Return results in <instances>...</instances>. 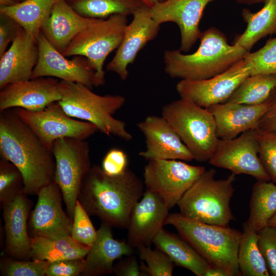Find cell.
<instances>
[{"label":"cell","instance_id":"obj_1","mask_svg":"<svg viewBox=\"0 0 276 276\" xmlns=\"http://www.w3.org/2000/svg\"><path fill=\"white\" fill-rule=\"evenodd\" d=\"M0 155L13 163L24 180V193L37 195L54 180L55 162L47 147L16 113L0 111Z\"/></svg>","mask_w":276,"mask_h":276},{"label":"cell","instance_id":"obj_2","mask_svg":"<svg viewBox=\"0 0 276 276\" xmlns=\"http://www.w3.org/2000/svg\"><path fill=\"white\" fill-rule=\"evenodd\" d=\"M144 182L129 168L116 176L92 166L84 178L78 200L89 216L111 227L128 228L133 210L141 199Z\"/></svg>","mask_w":276,"mask_h":276},{"label":"cell","instance_id":"obj_3","mask_svg":"<svg viewBox=\"0 0 276 276\" xmlns=\"http://www.w3.org/2000/svg\"><path fill=\"white\" fill-rule=\"evenodd\" d=\"M197 50L183 54L179 50H166L165 71L181 80H203L219 75L243 59L248 52L241 45L227 42L225 35L215 27L201 33Z\"/></svg>","mask_w":276,"mask_h":276},{"label":"cell","instance_id":"obj_4","mask_svg":"<svg viewBox=\"0 0 276 276\" xmlns=\"http://www.w3.org/2000/svg\"><path fill=\"white\" fill-rule=\"evenodd\" d=\"M165 225H171L212 267H220L232 276L241 275L238 256L242 232L228 226L203 223L169 214Z\"/></svg>","mask_w":276,"mask_h":276},{"label":"cell","instance_id":"obj_5","mask_svg":"<svg viewBox=\"0 0 276 276\" xmlns=\"http://www.w3.org/2000/svg\"><path fill=\"white\" fill-rule=\"evenodd\" d=\"M59 87L62 98L58 103L67 115L93 124L107 136L125 141L132 139L126 123L113 117L125 104V97L99 95L84 84L63 80H60Z\"/></svg>","mask_w":276,"mask_h":276},{"label":"cell","instance_id":"obj_6","mask_svg":"<svg viewBox=\"0 0 276 276\" xmlns=\"http://www.w3.org/2000/svg\"><path fill=\"white\" fill-rule=\"evenodd\" d=\"M214 169L205 171L177 203L180 213L189 219L207 224L228 226L235 217L230 201L235 191L236 174L216 179Z\"/></svg>","mask_w":276,"mask_h":276},{"label":"cell","instance_id":"obj_7","mask_svg":"<svg viewBox=\"0 0 276 276\" xmlns=\"http://www.w3.org/2000/svg\"><path fill=\"white\" fill-rule=\"evenodd\" d=\"M161 116L176 131L195 160H210L219 139L214 117L208 108L180 98L165 105Z\"/></svg>","mask_w":276,"mask_h":276},{"label":"cell","instance_id":"obj_8","mask_svg":"<svg viewBox=\"0 0 276 276\" xmlns=\"http://www.w3.org/2000/svg\"><path fill=\"white\" fill-rule=\"evenodd\" d=\"M127 25V16L121 14L97 18L76 36L62 54L65 57L79 55L86 58L95 72V86L103 85L104 61L120 46Z\"/></svg>","mask_w":276,"mask_h":276},{"label":"cell","instance_id":"obj_9","mask_svg":"<svg viewBox=\"0 0 276 276\" xmlns=\"http://www.w3.org/2000/svg\"><path fill=\"white\" fill-rule=\"evenodd\" d=\"M55 170L54 181L62 195L67 214L73 220L74 212L82 182L92 167L88 142L63 137L52 146Z\"/></svg>","mask_w":276,"mask_h":276},{"label":"cell","instance_id":"obj_10","mask_svg":"<svg viewBox=\"0 0 276 276\" xmlns=\"http://www.w3.org/2000/svg\"><path fill=\"white\" fill-rule=\"evenodd\" d=\"M205 171L204 166L180 160H150L144 168L143 182L146 190L158 196L170 210Z\"/></svg>","mask_w":276,"mask_h":276},{"label":"cell","instance_id":"obj_11","mask_svg":"<svg viewBox=\"0 0 276 276\" xmlns=\"http://www.w3.org/2000/svg\"><path fill=\"white\" fill-rule=\"evenodd\" d=\"M19 117L52 150L54 141L63 137L86 140L98 129L92 123L78 120L67 115L58 102H54L39 111L14 108Z\"/></svg>","mask_w":276,"mask_h":276},{"label":"cell","instance_id":"obj_12","mask_svg":"<svg viewBox=\"0 0 276 276\" xmlns=\"http://www.w3.org/2000/svg\"><path fill=\"white\" fill-rule=\"evenodd\" d=\"M251 75L244 58L224 72L203 80H181L176 85L180 98L208 108L226 102L242 82Z\"/></svg>","mask_w":276,"mask_h":276},{"label":"cell","instance_id":"obj_13","mask_svg":"<svg viewBox=\"0 0 276 276\" xmlns=\"http://www.w3.org/2000/svg\"><path fill=\"white\" fill-rule=\"evenodd\" d=\"M208 162L236 175L245 174L258 180H271L259 156L255 129L246 131L234 139H219L215 152Z\"/></svg>","mask_w":276,"mask_h":276},{"label":"cell","instance_id":"obj_14","mask_svg":"<svg viewBox=\"0 0 276 276\" xmlns=\"http://www.w3.org/2000/svg\"><path fill=\"white\" fill-rule=\"evenodd\" d=\"M39 56L31 78L50 77L81 83L92 89L95 72L86 58L74 56L68 59L57 50L40 31L37 38Z\"/></svg>","mask_w":276,"mask_h":276},{"label":"cell","instance_id":"obj_15","mask_svg":"<svg viewBox=\"0 0 276 276\" xmlns=\"http://www.w3.org/2000/svg\"><path fill=\"white\" fill-rule=\"evenodd\" d=\"M37 195V202L28 220L30 236L56 238L71 236L73 220L62 209V195L54 180Z\"/></svg>","mask_w":276,"mask_h":276},{"label":"cell","instance_id":"obj_16","mask_svg":"<svg viewBox=\"0 0 276 276\" xmlns=\"http://www.w3.org/2000/svg\"><path fill=\"white\" fill-rule=\"evenodd\" d=\"M214 0H165L149 7L150 15L158 25L173 22L181 35L179 50L189 51L200 38L199 23L206 6Z\"/></svg>","mask_w":276,"mask_h":276},{"label":"cell","instance_id":"obj_17","mask_svg":"<svg viewBox=\"0 0 276 276\" xmlns=\"http://www.w3.org/2000/svg\"><path fill=\"white\" fill-rule=\"evenodd\" d=\"M59 81L53 77H42L6 85L0 91V111L14 108L31 111L43 110L61 99Z\"/></svg>","mask_w":276,"mask_h":276},{"label":"cell","instance_id":"obj_18","mask_svg":"<svg viewBox=\"0 0 276 276\" xmlns=\"http://www.w3.org/2000/svg\"><path fill=\"white\" fill-rule=\"evenodd\" d=\"M132 15L133 19L127 25L120 46L106 66L107 71L116 73L123 81L128 76V65L133 63L139 52L156 37L160 29L147 6L135 11Z\"/></svg>","mask_w":276,"mask_h":276},{"label":"cell","instance_id":"obj_19","mask_svg":"<svg viewBox=\"0 0 276 276\" xmlns=\"http://www.w3.org/2000/svg\"><path fill=\"white\" fill-rule=\"evenodd\" d=\"M144 136L145 149L139 155L147 160L175 159L190 162L192 154L168 122L163 117L148 116L137 124Z\"/></svg>","mask_w":276,"mask_h":276},{"label":"cell","instance_id":"obj_20","mask_svg":"<svg viewBox=\"0 0 276 276\" xmlns=\"http://www.w3.org/2000/svg\"><path fill=\"white\" fill-rule=\"evenodd\" d=\"M169 210L161 198L146 190L134 206L127 231V242L133 248L150 246L163 228Z\"/></svg>","mask_w":276,"mask_h":276},{"label":"cell","instance_id":"obj_21","mask_svg":"<svg viewBox=\"0 0 276 276\" xmlns=\"http://www.w3.org/2000/svg\"><path fill=\"white\" fill-rule=\"evenodd\" d=\"M38 56L37 39L21 27L0 57V90L9 84L31 79Z\"/></svg>","mask_w":276,"mask_h":276},{"label":"cell","instance_id":"obj_22","mask_svg":"<svg viewBox=\"0 0 276 276\" xmlns=\"http://www.w3.org/2000/svg\"><path fill=\"white\" fill-rule=\"evenodd\" d=\"M32 205L22 193L2 204L6 238L5 252L17 260H31V237L28 232V218Z\"/></svg>","mask_w":276,"mask_h":276},{"label":"cell","instance_id":"obj_23","mask_svg":"<svg viewBox=\"0 0 276 276\" xmlns=\"http://www.w3.org/2000/svg\"><path fill=\"white\" fill-rule=\"evenodd\" d=\"M269 105L268 99L257 105L226 102L206 108L214 117L218 138L227 140L235 138L246 131L257 128L259 121Z\"/></svg>","mask_w":276,"mask_h":276},{"label":"cell","instance_id":"obj_24","mask_svg":"<svg viewBox=\"0 0 276 276\" xmlns=\"http://www.w3.org/2000/svg\"><path fill=\"white\" fill-rule=\"evenodd\" d=\"M127 242L115 239L111 226L102 222L96 238L85 257L82 276H100L113 274L114 262L122 257L133 254Z\"/></svg>","mask_w":276,"mask_h":276},{"label":"cell","instance_id":"obj_25","mask_svg":"<svg viewBox=\"0 0 276 276\" xmlns=\"http://www.w3.org/2000/svg\"><path fill=\"white\" fill-rule=\"evenodd\" d=\"M96 19L80 15L65 0H59L54 6L41 31L49 42L62 54L76 36Z\"/></svg>","mask_w":276,"mask_h":276},{"label":"cell","instance_id":"obj_26","mask_svg":"<svg viewBox=\"0 0 276 276\" xmlns=\"http://www.w3.org/2000/svg\"><path fill=\"white\" fill-rule=\"evenodd\" d=\"M153 243L166 254L175 265L186 268L197 276H204L211 266L208 262L180 235L162 228Z\"/></svg>","mask_w":276,"mask_h":276},{"label":"cell","instance_id":"obj_27","mask_svg":"<svg viewBox=\"0 0 276 276\" xmlns=\"http://www.w3.org/2000/svg\"><path fill=\"white\" fill-rule=\"evenodd\" d=\"M263 8L256 13L242 9L241 15L247 24L244 32L235 39L234 44L241 45L250 52L260 40L276 34V0H265Z\"/></svg>","mask_w":276,"mask_h":276},{"label":"cell","instance_id":"obj_28","mask_svg":"<svg viewBox=\"0 0 276 276\" xmlns=\"http://www.w3.org/2000/svg\"><path fill=\"white\" fill-rule=\"evenodd\" d=\"M59 0H25L9 7L0 6V14L11 17L37 39L43 24Z\"/></svg>","mask_w":276,"mask_h":276},{"label":"cell","instance_id":"obj_29","mask_svg":"<svg viewBox=\"0 0 276 276\" xmlns=\"http://www.w3.org/2000/svg\"><path fill=\"white\" fill-rule=\"evenodd\" d=\"M90 247L70 236L51 238H31V260L52 262L65 259L85 258Z\"/></svg>","mask_w":276,"mask_h":276},{"label":"cell","instance_id":"obj_30","mask_svg":"<svg viewBox=\"0 0 276 276\" xmlns=\"http://www.w3.org/2000/svg\"><path fill=\"white\" fill-rule=\"evenodd\" d=\"M276 213V184L258 180L252 188L247 224L257 232L268 225Z\"/></svg>","mask_w":276,"mask_h":276},{"label":"cell","instance_id":"obj_31","mask_svg":"<svg viewBox=\"0 0 276 276\" xmlns=\"http://www.w3.org/2000/svg\"><path fill=\"white\" fill-rule=\"evenodd\" d=\"M238 265L244 276H269L267 265L258 245V232L246 222L239 243Z\"/></svg>","mask_w":276,"mask_h":276},{"label":"cell","instance_id":"obj_32","mask_svg":"<svg viewBox=\"0 0 276 276\" xmlns=\"http://www.w3.org/2000/svg\"><path fill=\"white\" fill-rule=\"evenodd\" d=\"M78 14L88 18L106 19L113 14L125 16L144 6L141 0H65Z\"/></svg>","mask_w":276,"mask_h":276},{"label":"cell","instance_id":"obj_33","mask_svg":"<svg viewBox=\"0 0 276 276\" xmlns=\"http://www.w3.org/2000/svg\"><path fill=\"white\" fill-rule=\"evenodd\" d=\"M276 88V74L251 75L239 85L226 102L257 105L266 102Z\"/></svg>","mask_w":276,"mask_h":276},{"label":"cell","instance_id":"obj_34","mask_svg":"<svg viewBox=\"0 0 276 276\" xmlns=\"http://www.w3.org/2000/svg\"><path fill=\"white\" fill-rule=\"evenodd\" d=\"M140 258L142 260L141 268L145 276H171L175 264L164 251L150 246L143 245L137 248Z\"/></svg>","mask_w":276,"mask_h":276},{"label":"cell","instance_id":"obj_35","mask_svg":"<svg viewBox=\"0 0 276 276\" xmlns=\"http://www.w3.org/2000/svg\"><path fill=\"white\" fill-rule=\"evenodd\" d=\"M24 177L20 170L11 162L0 159V201L2 204L10 202L24 193Z\"/></svg>","mask_w":276,"mask_h":276},{"label":"cell","instance_id":"obj_36","mask_svg":"<svg viewBox=\"0 0 276 276\" xmlns=\"http://www.w3.org/2000/svg\"><path fill=\"white\" fill-rule=\"evenodd\" d=\"M251 75L276 74V37L268 39L261 49L244 57Z\"/></svg>","mask_w":276,"mask_h":276},{"label":"cell","instance_id":"obj_37","mask_svg":"<svg viewBox=\"0 0 276 276\" xmlns=\"http://www.w3.org/2000/svg\"><path fill=\"white\" fill-rule=\"evenodd\" d=\"M50 262L42 260H17L3 257L0 271L5 276H45Z\"/></svg>","mask_w":276,"mask_h":276},{"label":"cell","instance_id":"obj_38","mask_svg":"<svg viewBox=\"0 0 276 276\" xmlns=\"http://www.w3.org/2000/svg\"><path fill=\"white\" fill-rule=\"evenodd\" d=\"M97 235L89 215L77 200L73 218L71 237L74 240L90 247Z\"/></svg>","mask_w":276,"mask_h":276},{"label":"cell","instance_id":"obj_39","mask_svg":"<svg viewBox=\"0 0 276 276\" xmlns=\"http://www.w3.org/2000/svg\"><path fill=\"white\" fill-rule=\"evenodd\" d=\"M255 132L260 159L270 179L276 184V133L258 128Z\"/></svg>","mask_w":276,"mask_h":276},{"label":"cell","instance_id":"obj_40","mask_svg":"<svg viewBox=\"0 0 276 276\" xmlns=\"http://www.w3.org/2000/svg\"><path fill=\"white\" fill-rule=\"evenodd\" d=\"M258 245L270 275L276 276V227L267 225L258 232Z\"/></svg>","mask_w":276,"mask_h":276},{"label":"cell","instance_id":"obj_41","mask_svg":"<svg viewBox=\"0 0 276 276\" xmlns=\"http://www.w3.org/2000/svg\"><path fill=\"white\" fill-rule=\"evenodd\" d=\"M85 265V258L65 259L50 262L45 276L81 275Z\"/></svg>","mask_w":276,"mask_h":276},{"label":"cell","instance_id":"obj_42","mask_svg":"<svg viewBox=\"0 0 276 276\" xmlns=\"http://www.w3.org/2000/svg\"><path fill=\"white\" fill-rule=\"evenodd\" d=\"M127 164L126 153L120 149L112 148L105 155L101 167L106 174L116 176L124 172L128 168Z\"/></svg>","mask_w":276,"mask_h":276},{"label":"cell","instance_id":"obj_43","mask_svg":"<svg viewBox=\"0 0 276 276\" xmlns=\"http://www.w3.org/2000/svg\"><path fill=\"white\" fill-rule=\"evenodd\" d=\"M21 27L7 16L0 14V57L7 50Z\"/></svg>","mask_w":276,"mask_h":276},{"label":"cell","instance_id":"obj_44","mask_svg":"<svg viewBox=\"0 0 276 276\" xmlns=\"http://www.w3.org/2000/svg\"><path fill=\"white\" fill-rule=\"evenodd\" d=\"M113 274L117 276H144L133 254L119 259L114 264Z\"/></svg>","mask_w":276,"mask_h":276},{"label":"cell","instance_id":"obj_45","mask_svg":"<svg viewBox=\"0 0 276 276\" xmlns=\"http://www.w3.org/2000/svg\"><path fill=\"white\" fill-rule=\"evenodd\" d=\"M269 100V108L259 121L257 128L276 133V88L272 91Z\"/></svg>","mask_w":276,"mask_h":276},{"label":"cell","instance_id":"obj_46","mask_svg":"<svg viewBox=\"0 0 276 276\" xmlns=\"http://www.w3.org/2000/svg\"><path fill=\"white\" fill-rule=\"evenodd\" d=\"M204 276H232V274L225 269L211 266L205 272Z\"/></svg>","mask_w":276,"mask_h":276},{"label":"cell","instance_id":"obj_47","mask_svg":"<svg viewBox=\"0 0 276 276\" xmlns=\"http://www.w3.org/2000/svg\"><path fill=\"white\" fill-rule=\"evenodd\" d=\"M236 2L242 4H246L248 5H251L255 4H259V3H264L265 0H234Z\"/></svg>","mask_w":276,"mask_h":276},{"label":"cell","instance_id":"obj_48","mask_svg":"<svg viewBox=\"0 0 276 276\" xmlns=\"http://www.w3.org/2000/svg\"><path fill=\"white\" fill-rule=\"evenodd\" d=\"M16 4L13 0H0V6L9 7Z\"/></svg>","mask_w":276,"mask_h":276},{"label":"cell","instance_id":"obj_49","mask_svg":"<svg viewBox=\"0 0 276 276\" xmlns=\"http://www.w3.org/2000/svg\"><path fill=\"white\" fill-rule=\"evenodd\" d=\"M147 6L151 7L153 6L156 3L158 2L164 1L165 0H141Z\"/></svg>","mask_w":276,"mask_h":276},{"label":"cell","instance_id":"obj_50","mask_svg":"<svg viewBox=\"0 0 276 276\" xmlns=\"http://www.w3.org/2000/svg\"><path fill=\"white\" fill-rule=\"evenodd\" d=\"M268 225L276 227V213L270 219L268 223Z\"/></svg>","mask_w":276,"mask_h":276},{"label":"cell","instance_id":"obj_51","mask_svg":"<svg viewBox=\"0 0 276 276\" xmlns=\"http://www.w3.org/2000/svg\"><path fill=\"white\" fill-rule=\"evenodd\" d=\"M16 3H20L21 2H23L25 0H13Z\"/></svg>","mask_w":276,"mask_h":276}]
</instances>
